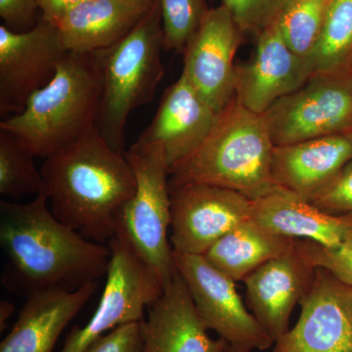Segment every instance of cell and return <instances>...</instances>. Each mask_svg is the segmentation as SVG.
<instances>
[{
    "instance_id": "1",
    "label": "cell",
    "mask_w": 352,
    "mask_h": 352,
    "mask_svg": "<svg viewBox=\"0 0 352 352\" xmlns=\"http://www.w3.org/2000/svg\"><path fill=\"white\" fill-rule=\"evenodd\" d=\"M0 245L7 291L25 298L48 289L76 291L107 274L109 245L83 237L51 212L43 191L27 204L0 201Z\"/></svg>"
},
{
    "instance_id": "2",
    "label": "cell",
    "mask_w": 352,
    "mask_h": 352,
    "mask_svg": "<svg viewBox=\"0 0 352 352\" xmlns=\"http://www.w3.org/2000/svg\"><path fill=\"white\" fill-rule=\"evenodd\" d=\"M44 160L43 191L52 214L87 239L108 243L118 212L136 190L126 153L113 149L95 126Z\"/></svg>"
},
{
    "instance_id": "3",
    "label": "cell",
    "mask_w": 352,
    "mask_h": 352,
    "mask_svg": "<svg viewBox=\"0 0 352 352\" xmlns=\"http://www.w3.org/2000/svg\"><path fill=\"white\" fill-rule=\"evenodd\" d=\"M103 91L98 55L67 52L56 74L25 108L0 122L36 157H46L96 126Z\"/></svg>"
},
{
    "instance_id": "4",
    "label": "cell",
    "mask_w": 352,
    "mask_h": 352,
    "mask_svg": "<svg viewBox=\"0 0 352 352\" xmlns=\"http://www.w3.org/2000/svg\"><path fill=\"white\" fill-rule=\"evenodd\" d=\"M274 147L263 115L233 97L203 144L171 168L170 186L207 183L258 200L277 187L271 175Z\"/></svg>"
},
{
    "instance_id": "5",
    "label": "cell",
    "mask_w": 352,
    "mask_h": 352,
    "mask_svg": "<svg viewBox=\"0 0 352 352\" xmlns=\"http://www.w3.org/2000/svg\"><path fill=\"white\" fill-rule=\"evenodd\" d=\"M163 18L154 0L138 25L107 50L97 51L103 91L96 129L113 149L124 153V129L132 111L154 99L164 68Z\"/></svg>"
},
{
    "instance_id": "6",
    "label": "cell",
    "mask_w": 352,
    "mask_h": 352,
    "mask_svg": "<svg viewBox=\"0 0 352 352\" xmlns=\"http://www.w3.org/2000/svg\"><path fill=\"white\" fill-rule=\"evenodd\" d=\"M126 156L135 175L136 190L116 217V235L126 241L166 287L176 272L168 238L171 223L168 166L157 144L135 142Z\"/></svg>"
},
{
    "instance_id": "7",
    "label": "cell",
    "mask_w": 352,
    "mask_h": 352,
    "mask_svg": "<svg viewBox=\"0 0 352 352\" xmlns=\"http://www.w3.org/2000/svg\"><path fill=\"white\" fill-rule=\"evenodd\" d=\"M108 245L111 259L98 307L83 327L72 329L60 352H85L113 329L144 320L145 307H150L163 293L160 278L126 240L116 235Z\"/></svg>"
},
{
    "instance_id": "8",
    "label": "cell",
    "mask_w": 352,
    "mask_h": 352,
    "mask_svg": "<svg viewBox=\"0 0 352 352\" xmlns=\"http://www.w3.org/2000/svg\"><path fill=\"white\" fill-rule=\"evenodd\" d=\"M263 115L275 146L347 133L352 127V73L314 74Z\"/></svg>"
},
{
    "instance_id": "9",
    "label": "cell",
    "mask_w": 352,
    "mask_h": 352,
    "mask_svg": "<svg viewBox=\"0 0 352 352\" xmlns=\"http://www.w3.org/2000/svg\"><path fill=\"white\" fill-rule=\"evenodd\" d=\"M175 268L184 280L199 316L208 330L229 344L265 351L274 344L236 289V282L201 254L173 251Z\"/></svg>"
},
{
    "instance_id": "10",
    "label": "cell",
    "mask_w": 352,
    "mask_h": 352,
    "mask_svg": "<svg viewBox=\"0 0 352 352\" xmlns=\"http://www.w3.org/2000/svg\"><path fill=\"white\" fill-rule=\"evenodd\" d=\"M173 250L201 254L220 238L252 219L254 201L239 192L190 182L170 186Z\"/></svg>"
},
{
    "instance_id": "11",
    "label": "cell",
    "mask_w": 352,
    "mask_h": 352,
    "mask_svg": "<svg viewBox=\"0 0 352 352\" xmlns=\"http://www.w3.org/2000/svg\"><path fill=\"white\" fill-rule=\"evenodd\" d=\"M66 53L56 25L41 18L25 32L0 25V115L3 119L20 113L32 95L51 82Z\"/></svg>"
},
{
    "instance_id": "12",
    "label": "cell",
    "mask_w": 352,
    "mask_h": 352,
    "mask_svg": "<svg viewBox=\"0 0 352 352\" xmlns=\"http://www.w3.org/2000/svg\"><path fill=\"white\" fill-rule=\"evenodd\" d=\"M243 36L232 13L221 3L210 8L182 52V75L217 113L235 95L234 59Z\"/></svg>"
},
{
    "instance_id": "13",
    "label": "cell",
    "mask_w": 352,
    "mask_h": 352,
    "mask_svg": "<svg viewBox=\"0 0 352 352\" xmlns=\"http://www.w3.org/2000/svg\"><path fill=\"white\" fill-rule=\"evenodd\" d=\"M300 318L273 352H352V288L317 267L300 300Z\"/></svg>"
},
{
    "instance_id": "14",
    "label": "cell",
    "mask_w": 352,
    "mask_h": 352,
    "mask_svg": "<svg viewBox=\"0 0 352 352\" xmlns=\"http://www.w3.org/2000/svg\"><path fill=\"white\" fill-rule=\"evenodd\" d=\"M316 270L296 240L243 281L252 315L274 342L288 332L294 308L309 291Z\"/></svg>"
},
{
    "instance_id": "15",
    "label": "cell",
    "mask_w": 352,
    "mask_h": 352,
    "mask_svg": "<svg viewBox=\"0 0 352 352\" xmlns=\"http://www.w3.org/2000/svg\"><path fill=\"white\" fill-rule=\"evenodd\" d=\"M312 75L309 61L287 45L273 24L256 36L251 61L236 65L234 97L245 108L263 115L273 104L302 87Z\"/></svg>"
},
{
    "instance_id": "16",
    "label": "cell",
    "mask_w": 352,
    "mask_h": 352,
    "mask_svg": "<svg viewBox=\"0 0 352 352\" xmlns=\"http://www.w3.org/2000/svg\"><path fill=\"white\" fill-rule=\"evenodd\" d=\"M219 113L182 74L164 92L154 119L136 142L161 146L170 173L203 144Z\"/></svg>"
},
{
    "instance_id": "17",
    "label": "cell",
    "mask_w": 352,
    "mask_h": 352,
    "mask_svg": "<svg viewBox=\"0 0 352 352\" xmlns=\"http://www.w3.org/2000/svg\"><path fill=\"white\" fill-rule=\"evenodd\" d=\"M143 339V352H223L229 344L210 337L177 270L150 305Z\"/></svg>"
},
{
    "instance_id": "18",
    "label": "cell",
    "mask_w": 352,
    "mask_h": 352,
    "mask_svg": "<svg viewBox=\"0 0 352 352\" xmlns=\"http://www.w3.org/2000/svg\"><path fill=\"white\" fill-rule=\"evenodd\" d=\"M352 161V138L336 134L275 146L271 175L277 187L310 201Z\"/></svg>"
},
{
    "instance_id": "19",
    "label": "cell",
    "mask_w": 352,
    "mask_h": 352,
    "mask_svg": "<svg viewBox=\"0 0 352 352\" xmlns=\"http://www.w3.org/2000/svg\"><path fill=\"white\" fill-rule=\"evenodd\" d=\"M98 288L91 282L76 291L48 289L28 296L0 352H52L60 335Z\"/></svg>"
},
{
    "instance_id": "20",
    "label": "cell",
    "mask_w": 352,
    "mask_h": 352,
    "mask_svg": "<svg viewBox=\"0 0 352 352\" xmlns=\"http://www.w3.org/2000/svg\"><path fill=\"white\" fill-rule=\"evenodd\" d=\"M154 0H87L56 25L67 52L107 50L126 36L144 18Z\"/></svg>"
},
{
    "instance_id": "21",
    "label": "cell",
    "mask_w": 352,
    "mask_h": 352,
    "mask_svg": "<svg viewBox=\"0 0 352 352\" xmlns=\"http://www.w3.org/2000/svg\"><path fill=\"white\" fill-rule=\"evenodd\" d=\"M252 219L284 237L327 248L339 247L352 232L349 217L325 212L280 187L254 201Z\"/></svg>"
},
{
    "instance_id": "22",
    "label": "cell",
    "mask_w": 352,
    "mask_h": 352,
    "mask_svg": "<svg viewBox=\"0 0 352 352\" xmlns=\"http://www.w3.org/2000/svg\"><path fill=\"white\" fill-rule=\"evenodd\" d=\"M296 241L251 219L220 238L203 256L234 281H244L259 266L286 252Z\"/></svg>"
},
{
    "instance_id": "23",
    "label": "cell",
    "mask_w": 352,
    "mask_h": 352,
    "mask_svg": "<svg viewBox=\"0 0 352 352\" xmlns=\"http://www.w3.org/2000/svg\"><path fill=\"white\" fill-rule=\"evenodd\" d=\"M308 61L314 74L351 73L352 0H332Z\"/></svg>"
},
{
    "instance_id": "24",
    "label": "cell",
    "mask_w": 352,
    "mask_h": 352,
    "mask_svg": "<svg viewBox=\"0 0 352 352\" xmlns=\"http://www.w3.org/2000/svg\"><path fill=\"white\" fill-rule=\"evenodd\" d=\"M332 0H293L276 24L285 43L294 52L309 59L320 38Z\"/></svg>"
},
{
    "instance_id": "25",
    "label": "cell",
    "mask_w": 352,
    "mask_h": 352,
    "mask_svg": "<svg viewBox=\"0 0 352 352\" xmlns=\"http://www.w3.org/2000/svg\"><path fill=\"white\" fill-rule=\"evenodd\" d=\"M34 155L13 134L0 131V193L21 198L43 191L41 170L34 164Z\"/></svg>"
},
{
    "instance_id": "26",
    "label": "cell",
    "mask_w": 352,
    "mask_h": 352,
    "mask_svg": "<svg viewBox=\"0 0 352 352\" xmlns=\"http://www.w3.org/2000/svg\"><path fill=\"white\" fill-rule=\"evenodd\" d=\"M163 18L166 50L183 52L210 10L207 0H157Z\"/></svg>"
},
{
    "instance_id": "27",
    "label": "cell",
    "mask_w": 352,
    "mask_h": 352,
    "mask_svg": "<svg viewBox=\"0 0 352 352\" xmlns=\"http://www.w3.org/2000/svg\"><path fill=\"white\" fill-rule=\"evenodd\" d=\"M293 0H222L244 34L258 36L275 24Z\"/></svg>"
},
{
    "instance_id": "28",
    "label": "cell",
    "mask_w": 352,
    "mask_h": 352,
    "mask_svg": "<svg viewBox=\"0 0 352 352\" xmlns=\"http://www.w3.org/2000/svg\"><path fill=\"white\" fill-rule=\"evenodd\" d=\"M300 248L316 267L323 268L342 284L352 288V232L337 248H327L300 240Z\"/></svg>"
},
{
    "instance_id": "29",
    "label": "cell",
    "mask_w": 352,
    "mask_h": 352,
    "mask_svg": "<svg viewBox=\"0 0 352 352\" xmlns=\"http://www.w3.org/2000/svg\"><path fill=\"white\" fill-rule=\"evenodd\" d=\"M309 201L325 212L352 220V161Z\"/></svg>"
},
{
    "instance_id": "30",
    "label": "cell",
    "mask_w": 352,
    "mask_h": 352,
    "mask_svg": "<svg viewBox=\"0 0 352 352\" xmlns=\"http://www.w3.org/2000/svg\"><path fill=\"white\" fill-rule=\"evenodd\" d=\"M143 321L131 322L113 329L95 340L85 352H143Z\"/></svg>"
},
{
    "instance_id": "31",
    "label": "cell",
    "mask_w": 352,
    "mask_h": 352,
    "mask_svg": "<svg viewBox=\"0 0 352 352\" xmlns=\"http://www.w3.org/2000/svg\"><path fill=\"white\" fill-rule=\"evenodd\" d=\"M36 0H0V17L3 25L15 32L32 30L38 21Z\"/></svg>"
},
{
    "instance_id": "32",
    "label": "cell",
    "mask_w": 352,
    "mask_h": 352,
    "mask_svg": "<svg viewBox=\"0 0 352 352\" xmlns=\"http://www.w3.org/2000/svg\"><path fill=\"white\" fill-rule=\"evenodd\" d=\"M85 1L87 0H36V3L41 19L57 25L67 13Z\"/></svg>"
},
{
    "instance_id": "33",
    "label": "cell",
    "mask_w": 352,
    "mask_h": 352,
    "mask_svg": "<svg viewBox=\"0 0 352 352\" xmlns=\"http://www.w3.org/2000/svg\"><path fill=\"white\" fill-rule=\"evenodd\" d=\"M14 305L8 300H1L0 302V328L1 331L6 327L7 321L12 316Z\"/></svg>"
},
{
    "instance_id": "34",
    "label": "cell",
    "mask_w": 352,
    "mask_h": 352,
    "mask_svg": "<svg viewBox=\"0 0 352 352\" xmlns=\"http://www.w3.org/2000/svg\"><path fill=\"white\" fill-rule=\"evenodd\" d=\"M223 352H252V351H249V349H242V347L234 346H231V344H228V346L226 347V351Z\"/></svg>"
},
{
    "instance_id": "35",
    "label": "cell",
    "mask_w": 352,
    "mask_h": 352,
    "mask_svg": "<svg viewBox=\"0 0 352 352\" xmlns=\"http://www.w3.org/2000/svg\"><path fill=\"white\" fill-rule=\"evenodd\" d=\"M346 134H349V136H351V138H352V127H351V131H349V132H347Z\"/></svg>"
},
{
    "instance_id": "36",
    "label": "cell",
    "mask_w": 352,
    "mask_h": 352,
    "mask_svg": "<svg viewBox=\"0 0 352 352\" xmlns=\"http://www.w3.org/2000/svg\"><path fill=\"white\" fill-rule=\"evenodd\" d=\"M351 73H352V64H351Z\"/></svg>"
}]
</instances>
